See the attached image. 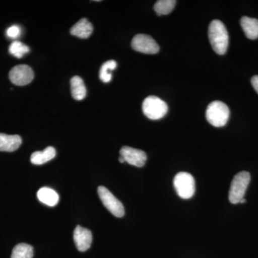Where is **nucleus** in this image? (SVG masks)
<instances>
[{
  "mask_svg": "<svg viewBox=\"0 0 258 258\" xmlns=\"http://www.w3.org/2000/svg\"><path fill=\"white\" fill-rule=\"evenodd\" d=\"M209 40L212 49L218 55H225L229 45V35L220 20H214L208 29Z\"/></svg>",
  "mask_w": 258,
  "mask_h": 258,
  "instance_id": "1",
  "label": "nucleus"
},
{
  "mask_svg": "<svg viewBox=\"0 0 258 258\" xmlns=\"http://www.w3.org/2000/svg\"><path fill=\"white\" fill-rule=\"evenodd\" d=\"M230 114L228 106L220 101L212 102L206 110L207 120L215 127H222L227 124Z\"/></svg>",
  "mask_w": 258,
  "mask_h": 258,
  "instance_id": "2",
  "label": "nucleus"
},
{
  "mask_svg": "<svg viewBox=\"0 0 258 258\" xmlns=\"http://www.w3.org/2000/svg\"><path fill=\"white\" fill-rule=\"evenodd\" d=\"M250 181V174L247 171H241L236 174L232 179L229 191V200L232 204L240 203L244 198L246 190Z\"/></svg>",
  "mask_w": 258,
  "mask_h": 258,
  "instance_id": "3",
  "label": "nucleus"
},
{
  "mask_svg": "<svg viewBox=\"0 0 258 258\" xmlns=\"http://www.w3.org/2000/svg\"><path fill=\"white\" fill-rule=\"evenodd\" d=\"M144 115L152 120H159L167 113L168 106L166 103L159 97H147L142 104Z\"/></svg>",
  "mask_w": 258,
  "mask_h": 258,
  "instance_id": "4",
  "label": "nucleus"
},
{
  "mask_svg": "<svg viewBox=\"0 0 258 258\" xmlns=\"http://www.w3.org/2000/svg\"><path fill=\"white\" fill-rule=\"evenodd\" d=\"M174 186L180 198L187 200L192 198L195 192V180L187 172H179L174 179Z\"/></svg>",
  "mask_w": 258,
  "mask_h": 258,
  "instance_id": "5",
  "label": "nucleus"
},
{
  "mask_svg": "<svg viewBox=\"0 0 258 258\" xmlns=\"http://www.w3.org/2000/svg\"><path fill=\"white\" fill-rule=\"evenodd\" d=\"M98 193L102 203L112 215L116 217H122L124 215L125 210L123 204L105 186H100L98 188Z\"/></svg>",
  "mask_w": 258,
  "mask_h": 258,
  "instance_id": "6",
  "label": "nucleus"
},
{
  "mask_svg": "<svg viewBox=\"0 0 258 258\" xmlns=\"http://www.w3.org/2000/svg\"><path fill=\"white\" fill-rule=\"evenodd\" d=\"M132 47L134 50L145 54H157L159 51L157 42L152 37L144 34H139L134 36Z\"/></svg>",
  "mask_w": 258,
  "mask_h": 258,
  "instance_id": "7",
  "label": "nucleus"
},
{
  "mask_svg": "<svg viewBox=\"0 0 258 258\" xmlns=\"http://www.w3.org/2000/svg\"><path fill=\"white\" fill-rule=\"evenodd\" d=\"M11 82L19 86H26L34 79V72L30 66L19 64L11 69L9 74Z\"/></svg>",
  "mask_w": 258,
  "mask_h": 258,
  "instance_id": "8",
  "label": "nucleus"
},
{
  "mask_svg": "<svg viewBox=\"0 0 258 258\" xmlns=\"http://www.w3.org/2000/svg\"><path fill=\"white\" fill-rule=\"evenodd\" d=\"M120 157L131 165L142 167L147 160V154L143 151L130 147H123L120 150Z\"/></svg>",
  "mask_w": 258,
  "mask_h": 258,
  "instance_id": "9",
  "label": "nucleus"
},
{
  "mask_svg": "<svg viewBox=\"0 0 258 258\" xmlns=\"http://www.w3.org/2000/svg\"><path fill=\"white\" fill-rule=\"evenodd\" d=\"M74 240L77 249L81 252H85L91 247L92 244V232L88 229L78 225L74 230Z\"/></svg>",
  "mask_w": 258,
  "mask_h": 258,
  "instance_id": "10",
  "label": "nucleus"
},
{
  "mask_svg": "<svg viewBox=\"0 0 258 258\" xmlns=\"http://www.w3.org/2000/svg\"><path fill=\"white\" fill-rule=\"evenodd\" d=\"M22 142L23 141L19 135L0 133V152H15L21 146Z\"/></svg>",
  "mask_w": 258,
  "mask_h": 258,
  "instance_id": "11",
  "label": "nucleus"
},
{
  "mask_svg": "<svg viewBox=\"0 0 258 258\" xmlns=\"http://www.w3.org/2000/svg\"><path fill=\"white\" fill-rule=\"evenodd\" d=\"M93 25L86 18L81 19L71 29V34L81 39H86L92 35Z\"/></svg>",
  "mask_w": 258,
  "mask_h": 258,
  "instance_id": "12",
  "label": "nucleus"
},
{
  "mask_svg": "<svg viewBox=\"0 0 258 258\" xmlns=\"http://www.w3.org/2000/svg\"><path fill=\"white\" fill-rule=\"evenodd\" d=\"M241 27L244 35L249 40L258 38V20L257 19L242 17L240 20Z\"/></svg>",
  "mask_w": 258,
  "mask_h": 258,
  "instance_id": "13",
  "label": "nucleus"
},
{
  "mask_svg": "<svg viewBox=\"0 0 258 258\" xmlns=\"http://www.w3.org/2000/svg\"><path fill=\"white\" fill-rule=\"evenodd\" d=\"M56 156V151L52 147H47L41 152H35L32 154L30 161L35 165H42L48 162Z\"/></svg>",
  "mask_w": 258,
  "mask_h": 258,
  "instance_id": "14",
  "label": "nucleus"
},
{
  "mask_svg": "<svg viewBox=\"0 0 258 258\" xmlns=\"http://www.w3.org/2000/svg\"><path fill=\"white\" fill-rule=\"evenodd\" d=\"M71 89L73 98L76 101H82L86 96V88L83 79L74 76L71 80Z\"/></svg>",
  "mask_w": 258,
  "mask_h": 258,
  "instance_id": "15",
  "label": "nucleus"
},
{
  "mask_svg": "<svg viewBox=\"0 0 258 258\" xmlns=\"http://www.w3.org/2000/svg\"><path fill=\"white\" fill-rule=\"evenodd\" d=\"M37 198L42 203L48 206H55L59 201V195L55 190L48 187H42L37 191Z\"/></svg>",
  "mask_w": 258,
  "mask_h": 258,
  "instance_id": "16",
  "label": "nucleus"
},
{
  "mask_svg": "<svg viewBox=\"0 0 258 258\" xmlns=\"http://www.w3.org/2000/svg\"><path fill=\"white\" fill-rule=\"evenodd\" d=\"M33 247L30 244L20 243L17 244L12 252L11 258H32Z\"/></svg>",
  "mask_w": 258,
  "mask_h": 258,
  "instance_id": "17",
  "label": "nucleus"
},
{
  "mask_svg": "<svg viewBox=\"0 0 258 258\" xmlns=\"http://www.w3.org/2000/svg\"><path fill=\"white\" fill-rule=\"evenodd\" d=\"M176 3L175 0H159L154 5V10L159 16L169 15L174 10Z\"/></svg>",
  "mask_w": 258,
  "mask_h": 258,
  "instance_id": "18",
  "label": "nucleus"
},
{
  "mask_svg": "<svg viewBox=\"0 0 258 258\" xmlns=\"http://www.w3.org/2000/svg\"><path fill=\"white\" fill-rule=\"evenodd\" d=\"M117 63L115 60L106 61L102 64L100 69L99 78L102 82L109 83L112 79V71L116 69Z\"/></svg>",
  "mask_w": 258,
  "mask_h": 258,
  "instance_id": "19",
  "label": "nucleus"
},
{
  "mask_svg": "<svg viewBox=\"0 0 258 258\" xmlns=\"http://www.w3.org/2000/svg\"><path fill=\"white\" fill-rule=\"evenodd\" d=\"M9 52L17 58H22L25 54L30 52V47L20 41H15L10 45Z\"/></svg>",
  "mask_w": 258,
  "mask_h": 258,
  "instance_id": "20",
  "label": "nucleus"
},
{
  "mask_svg": "<svg viewBox=\"0 0 258 258\" xmlns=\"http://www.w3.org/2000/svg\"><path fill=\"white\" fill-rule=\"evenodd\" d=\"M21 30L18 25H13L7 30L6 34L10 38H17L20 35Z\"/></svg>",
  "mask_w": 258,
  "mask_h": 258,
  "instance_id": "21",
  "label": "nucleus"
},
{
  "mask_svg": "<svg viewBox=\"0 0 258 258\" xmlns=\"http://www.w3.org/2000/svg\"><path fill=\"white\" fill-rule=\"evenodd\" d=\"M251 83H252V87L254 88V91L258 94V76H254L251 79Z\"/></svg>",
  "mask_w": 258,
  "mask_h": 258,
  "instance_id": "22",
  "label": "nucleus"
},
{
  "mask_svg": "<svg viewBox=\"0 0 258 258\" xmlns=\"http://www.w3.org/2000/svg\"><path fill=\"white\" fill-rule=\"evenodd\" d=\"M244 203H246V200L245 199L243 198L242 199V200H240V203L243 204Z\"/></svg>",
  "mask_w": 258,
  "mask_h": 258,
  "instance_id": "23",
  "label": "nucleus"
}]
</instances>
